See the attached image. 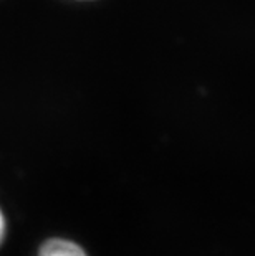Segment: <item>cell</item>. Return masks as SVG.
Returning a JSON list of instances; mask_svg holds the SVG:
<instances>
[{
	"mask_svg": "<svg viewBox=\"0 0 255 256\" xmlns=\"http://www.w3.org/2000/svg\"><path fill=\"white\" fill-rule=\"evenodd\" d=\"M39 256H88V253L72 240L50 238L40 246Z\"/></svg>",
	"mask_w": 255,
	"mask_h": 256,
	"instance_id": "6da1fadb",
	"label": "cell"
},
{
	"mask_svg": "<svg viewBox=\"0 0 255 256\" xmlns=\"http://www.w3.org/2000/svg\"><path fill=\"white\" fill-rule=\"evenodd\" d=\"M5 230H7V225H5V216H4V212H2V208H0V244L4 243Z\"/></svg>",
	"mask_w": 255,
	"mask_h": 256,
	"instance_id": "7a4b0ae2",
	"label": "cell"
},
{
	"mask_svg": "<svg viewBox=\"0 0 255 256\" xmlns=\"http://www.w3.org/2000/svg\"><path fill=\"white\" fill-rule=\"evenodd\" d=\"M83 2H86V0H83Z\"/></svg>",
	"mask_w": 255,
	"mask_h": 256,
	"instance_id": "3957f363",
	"label": "cell"
}]
</instances>
